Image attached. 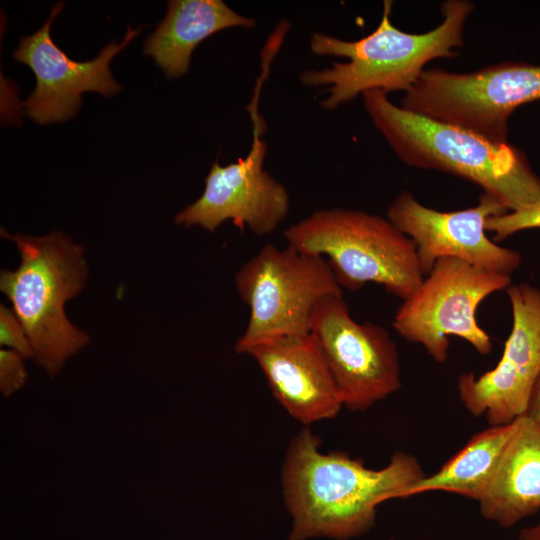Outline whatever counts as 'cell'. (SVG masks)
<instances>
[{
    "label": "cell",
    "instance_id": "obj_1",
    "mask_svg": "<svg viewBox=\"0 0 540 540\" xmlns=\"http://www.w3.org/2000/svg\"><path fill=\"white\" fill-rule=\"evenodd\" d=\"M307 427L290 442L282 467L284 502L292 518L287 540H347L375 525L381 503L402 493L425 473L417 458L397 451L381 469L342 452L323 453Z\"/></svg>",
    "mask_w": 540,
    "mask_h": 540
},
{
    "label": "cell",
    "instance_id": "obj_2",
    "mask_svg": "<svg viewBox=\"0 0 540 540\" xmlns=\"http://www.w3.org/2000/svg\"><path fill=\"white\" fill-rule=\"evenodd\" d=\"M474 4L467 0H447L441 4L443 20L425 33H408L391 22L392 1L383 2V14L377 28L369 35L345 41L315 32L310 49L316 55L345 57L321 70L309 69L300 74L302 84L327 86L328 96L320 106L334 110L359 94L379 90L408 92L424 66L433 59L455 57L464 45V26Z\"/></svg>",
    "mask_w": 540,
    "mask_h": 540
},
{
    "label": "cell",
    "instance_id": "obj_3",
    "mask_svg": "<svg viewBox=\"0 0 540 540\" xmlns=\"http://www.w3.org/2000/svg\"><path fill=\"white\" fill-rule=\"evenodd\" d=\"M362 96L374 126L407 165L467 179L509 211L540 201V178L520 149L397 106L382 91Z\"/></svg>",
    "mask_w": 540,
    "mask_h": 540
},
{
    "label": "cell",
    "instance_id": "obj_4",
    "mask_svg": "<svg viewBox=\"0 0 540 540\" xmlns=\"http://www.w3.org/2000/svg\"><path fill=\"white\" fill-rule=\"evenodd\" d=\"M1 236L15 242L21 262L14 271L1 270L0 289L24 327L34 364L53 378L91 340L64 312L65 302L85 287L84 248L59 231L34 237L2 228Z\"/></svg>",
    "mask_w": 540,
    "mask_h": 540
},
{
    "label": "cell",
    "instance_id": "obj_5",
    "mask_svg": "<svg viewBox=\"0 0 540 540\" xmlns=\"http://www.w3.org/2000/svg\"><path fill=\"white\" fill-rule=\"evenodd\" d=\"M283 234L299 251L326 255L341 288L357 291L374 282L405 300L425 277L414 242L388 218L375 214L320 210Z\"/></svg>",
    "mask_w": 540,
    "mask_h": 540
},
{
    "label": "cell",
    "instance_id": "obj_6",
    "mask_svg": "<svg viewBox=\"0 0 540 540\" xmlns=\"http://www.w3.org/2000/svg\"><path fill=\"white\" fill-rule=\"evenodd\" d=\"M235 286L250 309L247 327L235 344L236 352L242 354L266 341L309 334L318 302L342 295L323 256L271 243L240 267Z\"/></svg>",
    "mask_w": 540,
    "mask_h": 540
},
{
    "label": "cell",
    "instance_id": "obj_7",
    "mask_svg": "<svg viewBox=\"0 0 540 540\" xmlns=\"http://www.w3.org/2000/svg\"><path fill=\"white\" fill-rule=\"evenodd\" d=\"M540 99V65L501 62L470 73L424 70L401 107L506 143L508 119Z\"/></svg>",
    "mask_w": 540,
    "mask_h": 540
},
{
    "label": "cell",
    "instance_id": "obj_8",
    "mask_svg": "<svg viewBox=\"0 0 540 540\" xmlns=\"http://www.w3.org/2000/svg\"><path fill=\"white\" fill-rule=\"evenodd\" d=\"M511 285V276L488 271L457 258L438 259L419 287L398 308L393 328L405 340L420 344L438 363L448 358L449 337L464 339L487 355L488 333L476 321L481 302Z\"/></svg>",
    "mask_w": 540,
    "mask_h": 540
},
{
    "label": "cell",
    "instance_id": "obj_9",
    "mask_svg": "<svg viewBox=\"0 0 540 540\" xmlns=\"http://www.w3.org/2000/svg\"><path fill=\"white\" fill-rule=\"evenodd\" d=\"M310 333L320 346L344 407L366 410L401 388L394 340L380 325L356 322L342 295L318 302Z\"/></svg>",
    "mask_w": 540,
    "mask_h": 540
},
{
    "label": "cell",
    "instance_id": "obj_10",
    "mask_svg": "<svg viewBox=\"0 0 540 540\" xmlns=\"http://www.w3.org/2000/svg\"><path fill=\"white\" fill-rule=\"evenodd\" d=\"M249 110L254 138L248 154L225 166L212 163L203 194L176 215V224L186 228L198 225L214 232L223 222L232 220L235 226L263 236L273 232L287 216L288 192L263 168L265 122L257 108Z\"/></svg>",
    "mask_w": 540,
    "mask_h": 540
},
{
    "label": "cell",
    "instance_id": "obj_11",
    "mask_svg": "<svg viewBox=\"0 0 540 540\" xmlns=\"http://www.w3.org/2000/svg\"><path fill=\"white\" fill-rule=\"evenodd\" d=\"M507 212L486 192L474 207L443 212L426 207L409 191H402L390 205L387 218L414 242L425 276L438 259L445 257L511 276L521 265L520 253L497 245L486 235L488 218Z\"/></svg>",
    "mask_w": 540,
    "mask_h": 540
},
{
    "label": "cell",
    "instance_id": "obj_12",
    "mask_svg": "<svg viewBox=\"0 0 540 540\" xmlns=\"http://www.w3.org/2000/svg\"><path fill=\"white\" fill-rule=\"evenodd\" d=\"M506 290L513 322L499 362L479 377L463 373L458 379L465 408L474 416L485 415L490 426L526 414L540 375V290L526 283L511 284Z\"/></svg>",
    "mask_w": 540,
    "mask_h": 540
},
{
    "label": "cell",
    "instance_id": "obj_13",
    "mask_svg": "<svg viewBox=\"0 0 540 540\" xmlns=\"http://www.w3.org/2000/svg\"><path fill=\"white\" fill-rule=\"evenodd\" d=\"M64 2L55 4L44 25L22 37L12 56L27 64L35 74L36 86L24 102L25 114L38 124L66 121L81 107L86 91L112 96L121 90L109 68L111 60L141 31L130 26L121 41L107 44L92 60L78 62L69 58L52 40L50 28Z\"/></svg>",
    "mask_w": 540,
    "mask_h": 540
},
{
    "label": "cell",
    "instance_id": "obj_14",
    "mask_svg": "<svg viewBox=\"0 0 540 540\" xmlns=\"http://www.w3.org/2000/svg\"><path fill=\"white\" fill-rule=\"evenodd\" d=\"M263 371L271 392L303 424L332 419L343 401L314 336H287L255 345L246 353Z\"/></svg>",
    "mask_w": 540,
    "mask_h": 540
},
{
    "label": "cell",
    "instance_id": "obj_15",
    "mask_svg": "<svg viewBox=\"0 0 540 540\" xmlns=\"http://www.w3.org/2000/svg\"><path fill=\"white\" fill-rule=\"evenodd\" d=\"M482 516L503 528L540 510V423L526 415L483 497Z\"/></svg>",
    "mask_w": 540,
    "mask_h": 540
},
{
    "label": "cell",
    "instance_id": "obj_16",
    "mask_svg": "<svg viewBox=\"0 0 540 540\" xmlns=\"http://www.w3.org/2000/svg\"><path fill=\"white\" fill-rule=\"evenodd\" d=\"M255 20L231 9L222 0H171L143 53L152 56L168 78L185 75L193 50L210 35L233 27L252 28Z\"/></svg>",
    "mask_w": 540,
    "mask_h": 540
},
{
    "label": "cell",
    "instance_id": "obj_17",
    "mask_svg": "<svg viewBox=\"0 0 540 540\" xmlns=\"http://www.w3.org/2000/svg\"><path fill=\"white\" fill-rule=\"evenodd\" d=\"M523 416L508 424L490 426L476 433L437 472L411 485L402 493L401 498L430 491H444L479 502Z\"/></svg>",
    "mask_w": 540,
    "mask_h": 540
},
{
    "label": "cell",
    "instance_id": "obj_18",
    "mask_svg": "<svg viewBox=\"0 0 540 540\" xmlns=\"http://www.w3.org/2000/svg\"><path fill=\"white\" fill-rule=\"evenodd\" d=\"M533 228H540V201L518 210L491 216L486 222V231L493 232L496 241Z\"/></svg>",
    "mask_w": 540,
    "mask_h": 540
},
{
    "label": "cell",
    "instance_id": "obj_19",
    "mask_svg": "<svg viewBox=\"0 0 540 540\" xmlns=\"http://www.w3.org/2000/svg\"><path fill=\"white\" fill-rule=\"evenodd\" d=\"M0 344L18 352L24 359L33 358V350L23 325L13 309L0 306Z\"/></svg>",
    "mask_w": 540,
    "mask_h": 540
},
{
    "label": "cell",
    "instance_id": "obj_20",
    "mask_svg": "<svg viewBox=\"0 0 540 540\" xmlns=\"http://www.w3.org/2000/svg\"><path fill=\"white\" fill-rule=\"evenodd\" d=\"M24 360L12 349L0 350V391L4 397L11 396L26 384L28 374Z\"/></svg>",
    "mask_w": 540,
    "mask_h": 540
},
{
    "label": "cell",
    "instance_id": "obj_21",
    "mask_svg": "<svg viewBox=\"0 0 540 540\" xmlns=\"http://www.w3.org/2000/svg\"><path fill=\"white\" fill-rule=\"evenodd\" d=\"M525 415L540 423V375L532 388Z\"/></svg>",
    "mask_w": 540,
    "mask_h": 540
},
{
    "label": "cell",
    "instance_id": "obj_22",
    "mask_svg": "<svg viewBox=\"0 0 540 540\" xmlns=\"http://www.w3.org/2000/svg\"><path fill=\"white\" fill-rule=\"evenodd\" d=\"M518 540H540V522L523 528L518 535Z\"/></svg>",
    "mask_w": 540,
    "mask_h": 540
},
{
    "label": "cell",
    "instance_id": "obj_23",
    "mask_svg": "<svg viewBox=\"0 0 540 540\" xmlns=\"http://www.w3.org/2000/svg\"><path fill=\"white\" fill-rule=\"evenodd\" d=\"M389 540H394V539H389Z\"/></svg>",
    "mask_w": 540,
    "mask_h": 540
}]
</instances>
